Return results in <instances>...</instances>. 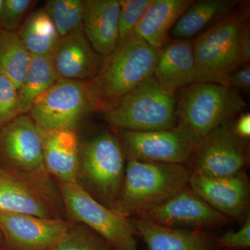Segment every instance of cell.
I'll use <instances>...</instances> for the list:
<instances>
[{"instance_id": "16", "label": "cell", "mask_w": 250, "mask_h": 250, "mask_svg": "<svg viewBox=\"0 0 250 250\" xmlns=\"http://www.w3.org/2000/svg\"><path fill=\"white\" fill-rule=\"evenodd\" d=\"M52 57L61 79L82 82L96 76L104 59L94 50L83 29L62 37Z\"/></svg>"}, {"instance_id": "24", "label": "cell", "mask_w": 250, "mask_h": 250, "mask_svg": "<svg viewBox=\"0 0 250 250\" xmlns=\"http://www.w3.org/2000/svg\"><path fill=\"white\" fill-rule=\"evenodd\" d=\"M60 79L52 56L32 55L27 77L18 90L21 115L29 113L36 99Z\"/></svg>"}, {"instance_id": "28", "label": "cell", "mask_w": 250, "mask_h": 250, "mask_svg": "<svg viewBox=\"0 0 250 250\" xmlns=\"http://www.w3.org/2000/svg\"><path fill=\"white\" fill-rule=\"evenodd\" d=\"M119 42L129 37L152 0H119Z\"/></svg>"}, {"instance_id": "5", "label": "cell", "mask_w": 250, "mask_h": 250, "mask_svg": "<svg viewBox=\"0 0 250 250\" xmlns=\"http://www.w3.org/2000/svg\"><path fill=\"white\" fill-rule=\"evenodd\" d=\"M126 161L117 135L102 131L80 145L76 183L96 201L114 209Z\"/></svg>"}, {"instance_id": "36", "label": "cell", "mask_w": 250, "mask_h": 250, "mask_svg": "<svg viewBox=\"0 0 250 250\" xmlns=\"http://www.w3.org/2000/svg\"><path fill=\"white\" fill-rule=\"evenodd\" d=\"M3 1L4 0H0V16H1V9H2Z\"/></svg>"}, {"instance_id": "6", "label": "cell", "mask_w": 250, "mask_h": 250, "mask_svg": "<svg viewBox=\"0 0 250 250\" xmlns=\"http://www.w3.org/2000/svg\"><path fill=\"white\" fill-rule=\"evenodd\" d=\"M178 123L200 140L248 106L241 91L214 82H195L175 92Z\"/></svg>"}, {"instance_id": "12", "label": "cell", "mask_w": 250, "mask_h": 250, "mask_svg": "<svg viewBox=\"0 0 250 250\" xmlns=\"http://www.w3.org/2000/svg\"><path fill=\"white\" fill-rule=\"evenodd\" d=\"M174 229L208 230L233 221L208 205L188 186L167 201L135 217Z\"/></svg>"}, {"instance_id": "8", "label": "cell", "mask_w": 250, "mask_h": 250, "mask_svg": "<svg viewBox=\"0 0 250 250\" xmlns=\"http://www.w3.org/2000/svg\"><path fill=\"white\" fill-rule=\"evenodd\" d=\"M57 183L69 222L91 229L117 250H139L137 233L129 218L96 201L77 183Z\"/></svg>"}, {"instance_id": "34", "label": "cell", "mask_w": 250, "mask_h": 250, "mask_svg": "<svg viewBox=\"0 0 250 250\" xmlns=\"http://www.w3.org/2000/svg\"><path fill=\"white\" fill-rule=\"evenodd\" d=\"M240 56L242 64L246 65L250 62V21L243 27L240 38Z\"/></svg>"}, {"instance_id": "27", "label": "cell", "mask_w": 250, "mask_h": 250, "mask_svg": "<svg viewBox=\"0 0 250 250\" xmlns=\"http://www.w3.org/2000/svg\"><path fill=\"white\" fill-rule=\"evenodd\" d=\"M55 250H117L103 237L82 223L70 227Z\"/></svg>"}, {"instance_id": "18", "label": "cell", "mask_w": 250, "mask_h": 250, "mask_svg": "<svg viewBox=\"0 0 250 250\" xmlns=\"http://www.w3.org/2000/svg\"><path fill=\"white\" fill-rule=\"evenodd\" d=\"M129 219L148 250H217L215 236L208 230L170 228L146 219Z\"/></svg>"}, {"instance_id": "21", "label": "cell", "mask_w": 250, "mask_h": 250, "mask_svg": "<svg viewBox=\"0 0 250 250\" xmlns=\"http://www.w3.org/2000/svg\"><path fill=\"white\" fill-rule=\"evenodd\" d=\"M193 0H152L131 35L158 49L171 39L174 24Z\"/></svg>"}, {"instance_id": "25", "label": "cell", "mask_w": 250, "mask_h": 250, "mask_svg": "<svg viewBox=\"0 0 250 250\" xmlns=\"http://www.w3.org/2000/svg\"><path fill=\"white\" fill-rule=\"evenodd\" d=\"M31 57L17 31H1L0 74L9 79L18 90L27 77Z\"/></svg>"}, {"instance_id": "15", "label": "cell", "mask_w": 250, "mask_h": 250, "mask_svg": "<svg viewBox=\"0 0 250 250\" xmlns=\"http://www.w3.org/2000/svg\"><path fill=\"white\" fill-rule=\"evenodd\" d=\"M3 168L33 172L43 168L42 134L31 117L21 115L0 129Z\"/></svg>"}, {"instance_id": "38", "label": "cell", "mask_w": 250, "mask_h": 250, "mask_svg": "<svg viewBox=\"0 0 250 250\" xmlns=\"http://www.w3.org/2000/svg\"><path fill=\"white\" fill-rule=\"evenodd\" d=\"M0 36H1V30H0Z\"/></svg>"}, {"instance_id": "39", "label": "cell", "mask_w": 250, "mask_h": 250, "mask_svg": "<svg viewBox=\"0 0 250 250\" xmlns=\"http://www.w3.org/2000/svg\"></svg>"}, {"instance_id": "11", "label": "cell", "mask_w": 250, "mask_h": 250, "mask_svg": "<svg viewBox=\"0 0 250 250\" xmlns=\"http://www.w3.org/2000/svg\"><path fill=\"white\" fill-rule=\"evenodd\" d=\"M91 111L86 82L60 79L36 99L30 117L41 132L75 129Z\"/></svg>"}, {"instance_id": "9", "label": "cell", "mask_w": 250, "mask_h": 250, "mask_svg": "<svg viewBox=\"0 0 250 250\" xmlns=\"http://www.w3.org/2000/svg\"><path fill=\"white\" fill-rule=\"evenodd\" d=\"M231 121L199 140L185 165L190 174L221 177L246 171L250 165V142L234 134Z\"/></svg>"}, {"instance_id": "19", "label": "cell", "mask_w": 250, "mask_h": 250, "mask_svg": "<svg viewBox=\"0 0 250 250\" xmlns=\"http://www.w3.org/2000/svg\"><path fill=\"white\" fill-rule=\"evenodd\" d=\"M119 0H85L83 31L94 50L106 57L119 42Z\"/></svg>"}, {"instance_id": "32", "label": "cell", "mask_w": 250, "mask_h": 250, "mask_svg": "<svg viewBox=\"0 0 250 250\" xmlns=\"http://www.w3.org/2000/svg\"><path fill=\"white\" fill-rule=\"evenodd\" d=\"M224 85L236 89L250 91V65L246 64L230 73L225 79Z\"/></svg>"}, {"instance_id": "26", "label": "cell", "mask_w": 250, "mask_h": 250, "mask_svg": "<svg viewBox=\"0 0 250 250\" xmlns=\"http://www.w3.org/2000/svg\"><path fill=\"white\" fill-rule=\"evenodd\" d=\"M84 7L83 0H49L44 9L63 37L83 29Z\"/></svg>"}, {"instance_id": "14", "label": "cell", "mask_w": 250, "mask_h": 250, "mask_svg": "<svg viewBox=\"0 0 250 250\" xmlns=\"http://www.w3.org/2000/svg\"><path fill=\"white\" fill-rule=\"evenodd\" d=\"M188 186L233 222L242 225L250 215V180L246 171L221 177L190 174Z\"/></svg>"}, {"instance_id": "7", "label": "cell", "mask_w": 250, "mask_h": 250, "mask_svg": "<svg viewBox=\"0 0 250 250\" xmlns=\"http://www.w3.org/2000/svg\"><path fill=\"white\" fill-rule=\"evenodd\" d=\"M0 211L67 220L57 181L45 167L28 172L3 168L0 176Z\"/></svg>"}, {"instance_id": "17", "label": "cell", "mask_w": 250, "mask_h": 250, "mask_svg": "<svg viewBox=\"0 0 250 250\" xmlns=\"http://www.w3.org/2000/svg\"><path fill=\"white\" fill-rule=\"evenodd\" d=\"M153 76L172 93L196 82L192 40L170 39L159 49Z\"/></svg>"}, {"instance_id": "3", "label": "cell", "mask_w": 250, "mask_h": 250, "mask_svg": "<svg viewBox=\"0 0 250 250\" xmlns=\"http://www.w3.org/2000/svg\"><path fill=\"white\" fill-rule=\"evenodd\" d=\"M250 3L240 1L229 14L192 40L195 82H214L224 85L227 77L243 65L240 38L243 27L250 21Z\"/></svg>"}, {"instance_id": "4", "label": "cell", "mask_w": 250, "mask_h": 250, "mask_svg": "<svg viewBox=\"0 0 250 250\" xmlns=\"http://www.w3.org/2000/svg\"><path fill=\"white\" fill-rule=\"evenodd\" d=\"M115 130L136 131L172 129L178 124L175 93L148 77L103 112Z\"/></svg>"}, {"instance_id": "35", "label": "cell", "mask_w": 250, "mask_h": 250, "mask_svg": "<svg viewBox=\"0 0 250 250\" xmlns=\"http://www.w3.org/2000/svg\"><path fill=\"white\" fill-rule=\"evenodd\" d=\"M3 244H4V238H3L2 233L0 231V250L2 249Z\"/></svg>"}, {"instance_id": "23", "label": "cell", "mask_w": 250, "mask_h": 250, "mask_svg": "<svg viewBox=\"0 0 250 250\" xmlns=\"http://www.w3.org/2000/svg\"><path fill=\"white\" fill-rule=\"evenodd\" d=\"M17 32L34 56L53 55L62 39L44 8L31 13Z\"/></svg>"}, {"instance_id": "10", "label": "cell", "mask_w": 250, "mask_h": 250, "mask_svg": "<svg viewBox=\"0 0 250 250\" xmlns=\"http://www.w3.org/2000/svg\"><path fill=\"white\" fill-rule=\"evenodd\" d=\"M126 160L186 165L199 140L184 125L152 131L118 129Z\"/></svg>"}, {"instance_id": "2", "label": "cell", "mask_w": 250, "mask_h": 250, "mask_svg": "<svg viewBox=\"0 0 250 250\" xmlns=\"http://www.w3.org/2000/svg\"><path fill=\"white\" fill-rule=\"evenodd\" d=\"M187 166L126 160L124 179L114 210L126 218L159 207L188 186Z\"/></svg>"}, {"instance_id": "30", "label": "cell", "mask_w": 250, "mask_h": 250, "mask_svg": "<svg viewBox=\"0 0 250 250\" xmlns=\"http://www.w3.org/2000/svg\"><path fill=\"white\" fill-rule=\"evenodd\" d=\"M19 116L18 89L9 79L0 74V129Z\"/></svg>"}, {"instance_id": "33", "label": "cell", "mask_w": 250, "mask_h": 250, "mask_svg": "<svg viewBox=\"0 0 250 250\" xmlns=\"http://www.w3.org/2000/svg\"><path fill=\"white\" fill-rule=\"evenodd\" d=\"M231 126L234 134L239 139L246 142L250 139V112H242L231 121Z\"/></svg>"}, {"instance_id": "1", "label": "cell", "mask_w": 250, "mask_h": 250, "mask_svg": "<svg viewBox=\"0 0 250 250\" xmlns=\"http://www.w3.org/2000/svg\"><path fill=\"white\" fill-rule=\"evenodd\" d=\"M159 50L133 35L118 42L104 59L100 72L87 81L91 111L103 112L154 75Z\"/></svg>"}, {"instance_id": "20", "label": "cell", "mask_w": 250, "mask_h": 250, "mask_svg": "<svg viewBox=\"0 0 250 250\" xmlns=\"http://www.w3.org/2000/svg\"><path fill=\"white\" fill-rule=\"evenodd\" d=\"M41 134L46 171L57 182L76 183L80 145L76 129L53 130Z\"/></svg>"}, {"instance_id": "31", "label": "cell", "mask_w": 250, "mask_h": 250, "mask_svg": "<svg viewBox=\"0 0 250 250\" xmlns=\"http://www.w3.org/2000/svg\"><path fill=\"white\" fill-rule=\"evenodd\" d=\"M214 245L217 250H246L250 247V215L238 231H228L215 237Z\"/></svg>"}, {"instance_id": "22", "label": "cell", "mask_w": 250, "mask_h": 250, "mask_svg": "<svg viewBox=\"0 0 250 250\" xmlns=\"http://www.w3.org/2000/svg\"><path fill=\"white\" fill-rule=\"evenodd\" d=\"M238 0L194 1L174 24L172 39L192 40L232 11Z\"/></svg>"}, {"instance_id": "13", "label": "cell", "mask_w": 250, "mask_h": 250, "mask_svg": "<svg viewBox=\"0 0 250 250\" xmlns=\"http://www.w3.org/2000/svg\"><path fill=\"white\" fill-rule=\"evenodd\" d=\"M70 223L64 219H45L0 211L1 250H55Z\"/></svg>"}, {"instance_id": "29", "label": "cell", "mask_w": 250, "mask_h": 250, "mask_svg": "<svg viewBox=\"0 0 250 250\" xmlns=\"http://www.w3.org/2000/svg\"><path fill=\"white\" fill-rule=\"evenodd\" d=\"M34 4L35 1L31 0H4L0 16V30L17 31Z\"/></svg>"}, {"instance_id": "37", "label": "cell", "mask_w": 250, "mask_h": 250, "mask_svg": "<svg viewBox=\"0 0 250 250\" xmlns=\"http://www.w3.org/2000/svg\"><path fill=\"white\" fill-rule=\"evenodd\" d=\"M3 168L1 167V166L0 165V176H1V173H2Z\"/></svg>"}]
</instances>
